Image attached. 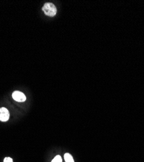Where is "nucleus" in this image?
Listing matches in <instances>:
<instances>
[{"mask_svg":"<svg viewBox=\"0 0 144 162\" xmlns=\"http://www.w3.org/2000/svg\"><path fill=\"white\" fill-rule=\"evenodd\" d=\"M9 117L10 114L8 110L3 107L1 108L0 109V121L3 122L7 121L9 120Z\"/></svg>","mask_w":144,"mask_h":162,"instance_id":"obj_2","label":"nucleus"},{"mask_svg":"<svg viewBox=\"0 0 144 162\" xmlns=\"http://www.w3.org/2000/svg\"><path fill=\"white\" fill-rule=\"evenodd\" d=\"M51 162H63V160H62L61 156H59V155L56 156L54 158V159L51 161Z\"/></svg>","mask_w":144,"mask_h":162,"instance_id":"obj_5","label":"nucleus"},{"mask_svg":"<svg viewBox=\"0 0 144 162\" xmlns=\"http://www.w3.org/2000/svg\"><path fill=\"white\" fill-rule=\"evenodd\" d=\"M64 160L66 162H74L73 157L69 153H66L64 154Z\"/></svg>","mask_w":144,"mask_h":162,"instance_id":"obj_4","label":"nucleus"},{"mask_svg":"<svg viewBox=\"0 0 144 162\" xmlns=\"http://www.w3.org/2000/svg\"><path fill=\"white\" fill-rule=\"evenodd\" d=\"M13 98L18 102H24L26 100L25 95L19 91H15L13 94Z\"/></svg>","mask_w":144,"mask_h":162,"instance_id":"obj_3","label":"nucleus"},{"mask_svg":"<svg viewBox=\"0 0 144 162\" xmlns=\"http://www.w3.org/2000/svg\"><path fill=\"white\" fill-rule=\"evenodd\" d=\"M3 162H13V159L11 158H9V157H7L5 158L3 160Z\"/></svg>","mask_w":144,"mask_h":162,"instance_id":"obj_6","label":"nucleus"},{"mask_svg":"<svg viewBox=\"0 0 144 162\" xmlns=\"http://www.w3.org/2000/svg\"><path fill=\"white\" fill-rule=\"evenodd\" d=\"M42 10L46 15L51 16V17H53V16H55L57 11L56 7H55L51 3H45V5H44V7H42Z\"/></svg>","mask_w":144,"mask_h":162,"instance_id":"obj_1","label":"nucleus"}]
</instances>
